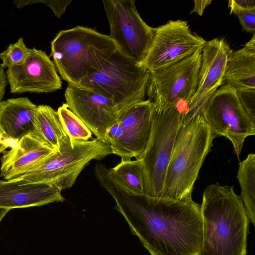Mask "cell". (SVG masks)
Here are the masks:
<instances>
[{"label":"cell","mask_w":255,"mask_h":255,"mask_svg":"<svg viewBox=\"0 0 255 255\" xmlns=\"http://www.w3.org/2000/svg\"><path fill=\"white\" fill-rule=\"evenodd\" d=\"M97 163L95 175L114 199V209L124 217L131 233L151 255H201V205L192 197L181 200L127 193L108 177Z\"/></svg>","instance_id":"cell-1"},{"label":"cell","mask_w":255,"mask_h":255,"mask_svg":"<svg viewBox=\"0 0 255 255\" xmlns=\"http://www.w3.org/2000/svg\"><path fill=\"white\" fill-rule=\"evenodd\" d=\"M233 187L217 182L203 192L201 255H247L250 221Z\"/></svg>","instance_id":"cell-2"},{"label":"cell","mask_w":255,"mask_h":255,"mask_svg":"<svg viewBox=\"0 0 255 255\" xmlns=\"http://www.w3.org/2000/svg\"><path fill=\"white\" fill-rule=\"evenodd\" d=\"M57 71L68 84L81 81L98 70L116 50L109 35L83 26L60 31L51 42Z\"/></svg>","instance_id":"cell-3"},{"label":"cell","mask_w":255,"mask_h":255,"mask_svg":"<svg viewBox=\"0 0 255 255\" xmlns=\"http://www.w3.org/2000/svg\"><path fill=\"white\" fill-rule=\"evenodd\" d=\"M212 133L202 115L181 126L176 137L161 197L181 200L192 197L194 183L211 150Z\"/></svg>","instance_id":"cell-4"},{"label":"cell","mask_w":255,"mask_h":255,"mask_svg":"<svg viewBox=\"0 0 255 255\" xmlns=\"http://www.w3.org/2000/svg\"><path fill=\"white\" fill-rule=\"evenodd\" d=\"M113 154L110 145L95 138L87 141L71 140L69 136L59 151L49 155L26 172L7 180L46 183L61 191L71 188L82 170L94 159Z\"/></svg>","instance_id":"cell-5"},{"label":"cell","mask_w":255,"mask_h":255,"mask_svg":"<svg viewBox=\"0 0 255 255\" xmlns=\"http://www.w3.org/2000/svg\"><path fill=\"white\" fill-rule=\"evenodd\" d=\"M149 75L148 70L116 49L98 70L83 79L78 87L112 99L120 113L131 105L144 100Z\"/></svg>","instance_id":"cell-6"},{"label":"cell","mask_w":255,"mask_h":255,"mask_svg":"<svg viewBox=\"0 0 255 255\" xmlns=\"http://www.w3.org/2000/svg\"><path fill=\"white\" fill-rule=\"evenodd\" d=\"M181 116L177 107L162 113L154 111L148 143L138 158L142 164L146 196H162L175 140L181 127Z\"/></svg>","instance_id":"cell-7"},{"label":"cell","mask_w":255,"mask_h":255,"mask_svg":"<svg viewBox=\"0 0 255 255\" xmlns=\"http://www.w3.org/2000/svg\"><path fill=\"white\" fill-rule=\"evenodd\" d=\"M202 51L200 49L176 63L150 72L146 95L156 113L178 108L180 102L187 106L196 91Z\"/></svg>","instance_id":"cell-8"},{"label":"cell","mask_w":255,"mask_h":255,"mask_svg":"<svg viewBox=\"0 0 255 255\" xmlns=\"http://www.w3.org/2000/svg\"><path fill=\"white\" fill-rule=\"evenodd\" d=\"M201 115L211 132L232 143L239 159L246 137L255 133V124L243 108L235 88L220 86L211 97Z\"/></svg>","instance_id":"cell-9"},{"label":"cell","mask_w":255,"mask_h":255,"mask_svg":"<svg viewBox=\"0 0 255 255\" xmlns=\"http://www.w3.org/2000/svg\"><path fill=\"white\" fill-rule=\"evenodd\" d=\"M110 27L109 36L116 48L140 64L152 40L155 28L147 25L139 14L134 0H103Z\"/></svg>","instance_id":"cell-10"},{"label":"cell","mask_w":255,"mask_h":255,"mask_svg":"<svg viewBox=\"0 0 255 255\" xmlns=\"http://www.w3.org/2000/svg\"><path fill=\"white\" fill-rule=\"evenodd\" d=\"M206 42L191 32L187 21L170 20L155 28L151 43L139 65L150 72L168 67L203 49Z\"/></svg>","instance_id":"cell-11"},{"label":"cell","mask_w":255,"mask_h":255,"mask_svg":"<svg viewBox=\"0 0 255 255\" xmlns=\"http://www.w3.org/2000/svg\"><path fill=\"white\" fill-rule=\"evenodd\" d=\"M232 52L223 38H216L206 42L202 51L196 91L182 115L181 126L201 115L209 99L223 85L227 63Z\"/></svg>","instance_id":"cell-12"},{"label":"cell","mask_w":255,"mask_h":255,"mask_svg":"<svg viewBox=\"0 0 255 255\" xmlns=\"http://www.w3.org/2000/svg\"><path fill=\"white\" fill-rule=\"evenodd\" d=\"M148 99L134 103L121 111L119 127L110 145L113 154L121 161L138 159L144 151L150 135L154 113Z\"/></svg>","instance_id":"cell-13"},{"label":"cell","mask_w":255,"mask_h":255,"mask_svg":"<svg viewBox=\"0 0 255 255\" xmlns=\"http://www.w3.org/2000/svg\"><path fill=\"white\" fill-rule=\"evenodd\" d=\"M64 96L68 108L97 138L106 143L107 131L118 120V106L111 99L70 84H68Z\"/></svg>","instance_id":"cell-14"},{"label":"cell","mask_w":255,"mask_h":255,"mask_svg":"<svg viewBox=\"0 0 255 255\" xmlns=\"http://www.w3.org/2000/svg\"><path fill=\"white\" fill-rule=\"evenodd\" d=\"M5 74L12 93H49L62 88L54 63L45 51L35 48L23 64L7 68Z\"/></svg>","instance_id":"cell-15"},{"label":"cell","mask_w":255,"mask_h":255,"mask_svg":"<svg viewBox=\"0 0 255 255\" xmlns=\"http://www.w3.org/2000/svg\"><path fill=\"white\" fill-rule=\"evenodd\" d=\"M64 200L61 190L49 184L0 180L1 208L10 210L40 207Z\"/></svg>","instance_id":"cell-16"},{"label":"cell","mask_w":255,"mask_h":255,"mask_svg":"<svg viewBox=\"0 0 255 255\" xmlns=\"http://www.w3.org/2000/svg\"><path fill=\"white\" fill-rule=\"evenodd\" d=\"M56 151L32 133L25 135L2 153L0 176L7 180L23 173Z\"/></svg>","instance_id":"cell-17"},{"label":"cell","mask_w":255,"mask_h":255,"mask_svg":"<svg viewBox=\"0 0 255 255\" xmlns=\"http://www.w3.org/2000/svg\"><path fill=\"white\" fill-rule=\"evenodd\" d=\"M37 107L26 97L0 102V125L9 138L17 143L31 133Z\"/></svg>","instance_id":"cell-18"},{"label":"cell","mask_w":255,"mask_h":255,"mask_svg":"<svg viewBox=\"0 0 255 255\" xmlns=\"http://www.w3.org/2000/svg\"><path fill=\"white\" fill-rule=\"evenodd\" d=\"M236 89H255V50L245 46L232 53L223 79V85Z\"/></svg>","instance_id":"cell-19"},{"label":"cell","mask_w":255,"mask_h":255,"mask_svg":"<svg viewBox=\"0 0 255 255\" xmlns=\"http://www.w3.org/2000/svg\"><path fill=\"white\" fill-rule=\"evenodd\" d=\"M31 133L56 151L68 136L57 112L48 105L37 106Z\"/></svg>","instance_id":"cell-20"},{"label":"cell","mask_w":255,"mask_h":255,"mask_svg":"<svg viewBox=\"0 0 255 255\" xmlns=\"http://www.w3.org/2000/svg\"><path fill=\"white\" fill-rule=\"evenodd\" d=\"M110 179L127 193L134 195H145L141 160L121 161L110 169L106 167Z\"/></svg>","instance_id":"cell-21"},{"label":"cell","mask_w":255,"mask_h":255,"mask_svg":"<svg viewBox=\"0 0 255 255\" xmlns=\"http://www.w3.org/2000/svg\"><path fill=\"white\" fill-rule=\"evenodd\" d=\"M237 178L241 194L240 195L249 221L255 225V155L250 153L239 163Z\"/></svg>","instance_id":"cell-22"},{"label":"cell","mask_w":255,"mask_h":255,"mask_svg":"<svg viewBox=\"0 0 255 255\" xmlns=\"http://www.w3.org/2000/svg\"><path fill=\"white\" fill-rule=\"evenodd\" d=\"M57 112L66 133L71 140L87 141L92 137V132L66 103L59 107Z\"/></svg>","instance_id":"cell-23"},{"label":"cell","mask_w":255,"mask_h":255,"mask_svg":"<svg viewBox=\"0 0 255 255\" xmlns=\"http://www.w3.org/2000/svg\"><path fill=\"white\" fill-rule=\"evenodd\" d=\"M31 53V49L26 47L23 38H20L14 44H10L7 49L0 53L2 61L0 64L2 68L23 64Z\"/></svg>","instance_id":"cell-24"},{"label":"cell","mask_w":255,"mask_h":255,"mask_svg":"<svg viewBox=\"0 0 255 255\" xmlns=\"http://www.w3.org/2000/svg\"><path fill=\"white\" fill-rule=\"evenodd\" d=\"M228 7L230 9V14H234L238 16L243 30L255 34V9L239 8L230 1H229Z\"/></svg>","instance_id":"cell-25"},{"label":"cell","mask_w":255,"mask_h":255,"mask_svg":"<svg viewBox=\"0 0 255 255\" xmlns=\"http://www.w3.org/2000/svg\"><path fill=\"white\" fill-rule=\"evenodd\" d=\"M72 2V0H14V4L18 8H21L27 4L35 3H43L49 7L54 13L55 15L58 18L65 12L66 7Z\"/></svg>","instance_id":"cell-26"},{"label":"cell","mask_w":255,"mask_h":255,"mask_svg":"<svg viewBox=\"0 0 255 255\" xmlns=\"http://www.w3.org/2000/svg\"><path fill=\"white\" fill-rule=\"evenodd\" d=\"M240 101L250 118L255 124V89H236Z\"/></svg>","instance_id":"cell-27"},{"label":"cell","mask_w":255,"mask_h":255,"mask_svg":"<svg viewBox=\"0 0 255 255\" xmlns=\"http://www.w3.org/2000/svg\"><path fill=\"white\" fill-rule=\"evenodd\" d=\"M16 144L8 137L0 125V153H3L8 147H13Z\"/></svg>","instance_id":"cell-28"},{"label":"cell","mask_w":255,"mask_h":255,"mask_svg":"<svg viewBox=\"0 0 255 255\" xmlns=\"http://www.w3.org/2000/svg\"><path fill=\"white\" fill-rule=\"evenodd\" d=\"M212 0H194V7L190 11V14L195 12L200 16H202L205 8L212 2Z\"/></svg>","instance_id":"cell-29"},{"label":"cell","mask_w":255,"mask_h":255,"mask_svg":"<svg viewBox=\"0 0 255 255\" xmlns=\"http://www.w3.org/2000/svg\"><path fill=\"white\" fill-rule=\"evenodd\" d=\"M233 4L239 8L253 9H255V0H229Z\"/></svg>","instance_id":"cell-30"},{"label":"cell","mask_w":255,"mask_h":255,"mask_svg":"<svg viewBox=\"0 0 255 255\" xmlns=\"http://www.w3.org/2000/svg\"><path fill=\"white\" fill-rule=\"evenodd\" d=\"M7 85L6 74L0 64V102L4 96Z\"/></svg>","instance_id":"cell-31"},{"label":"cell","mask_w":255,"mask_h":255,"mask_svg":"<svg viewBox=\"0 0 255 255\" xmlns=\"http://www.w3.org/2000/svg\"><path fill=\"white\" fill-rule=\"evenodd\" d=\"M119 127V123L118 120V121L110 127L107 131L106 136L107 144H110L117 133Z\"/></svg>","instance_id":"cell-32"},{"label":"cell","mask_w":255,"mask_h":255,"mask_svg":"<svg viewBox=\"0 0 255 255\" xmlns=\"http://www.w3.org/2000/svg\"><path fill=\"white\" fill-rule=\"evenodd\" d=\"M10 210L8 209L0 208V222L2 219V218Z\"/></svg>","instance_id":"cell-33"}]
</instances>
